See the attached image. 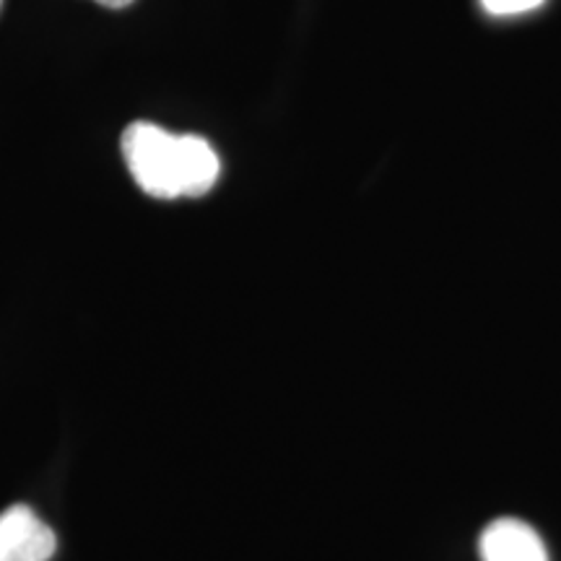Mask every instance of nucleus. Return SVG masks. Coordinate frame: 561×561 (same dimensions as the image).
<instances>
[{
	"mask_svg": "<svg viewBox=\"0 0 561 561\" xmlns=\"http://www.w3.org/2000/svg\"><path fill=\"white\" fill-rule=\"evenodd\" d=\"M136 185L159 201L201 198L221 174L219 153L206 138L178 136L153 123H130L121 138Z\"/></svg>",
	"mask_w": 561,
	"mask_h": 561,
	"instance_id": "obj_1",
	"label": "nucleus"
},
{
	"mask_svg": "<svg viewBox=\"0 0 561 561\" xmlns=\"http://www.w3.org/2000/svg\"><path fill=\"white\" fill-rule=\"evenodd\" d=\"M58 538L24 504H13L0 515V561H50Z\"/></svg>",
	"mask_w": 561,
	"mask_h": 561,
	"instance_id": "obj_2",
	"label": "nucleus"
},
{
	"mask_svg": "<svg viewBox=\"0 0 561 561\" xmlns=\"http://www.w3.org/2000/svg\"><path fill=\"white\" fill-rule=\"evenodd\" d=\"M479 549L483 561H549L541 536L515 517L491 523L483 530Z\"/></svg>",
	"mask_w": 561,
	"mask_h": 561,
	"instance_id": "obj_3",
	"label": "nucleus"
},
{
	"mask_svg": "<svg viewBox=\"0 0 561 561\" xmlns=\"http://www.w3.org/2000/svg\"><path fill=\"white\" fill-rule=\"evenodd\" d=\"M546 0H481L483 11L491 16H520V13H530L541 9Z\"/></svg>",
	"mask_w": 561,
	"mask_h": 561,
	"instance_id": "obj_4",
	"label": "nucleus"
},
{
	"mask_svg": "<svg viewBox=\"0 0 561 561\" xmlns=\"http://www.w3.org/2000/svg\"><path fill=\"white\" fill-rule=\"evenodd\" d=\"M94 3L104 5V9H125V5H130L133 0H94Z\"/></svg>",
	"mask_w": 561,
	"mask_h": 561,
	"instance_id": "obj_5",
	"label": "nucleus"
}]
</instances>
